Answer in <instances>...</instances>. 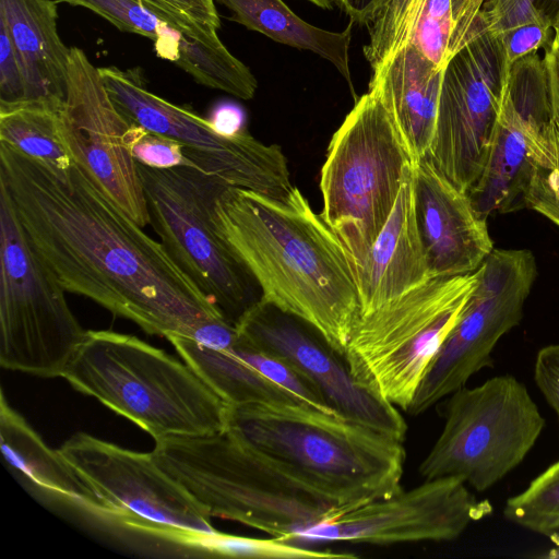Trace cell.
Segmentation results:
<instances>
[{
  "label": "cell",
  "instance_id": "cell-1",
  "mask_svg": "<svg viewBox=\"0 0 559 559\" xmlns=\"http://www.w3.org/2000/svg\"><path fill=\"white\" fill-rule=\"evenodd\" d=\"M0 187L66 292L164 337L194 340L205 323L224 318L162 242L75 163L53 170L0 142Z\"/></svg>",
  "mask_w": 559,
  "mask_h": 559
},
{
  "label": "cell",
  "instance_id": "cell-2",
  "mask_svg": "<svg viewBox=\"0 0 559 559\" xmlns=\"http://www.w3.org/2000/svg\"><path fill=\"white\" fill-rule=\"evenodd\" d=\"M214 226L250 273L261 299L316 330L344 357L358 314L349 257L307 198L225 186L212 207Z\"/></svg>",
  "mask_w": 559,
  "mask_h": 559
},
{
  "label": "cell",
  "instance_id": "cell-3",
  "mask_svg": "<svg viewBox=\"0 0 559 559\" xmlns=\"http://www.w3.org/2000/svg\"><path fill=\"white\" fill-rule=\"evenodd\" d=\"M226 429L340 510L402 489L404 441L304 403L229 405Z\"/></svg>",
  "mask_w": 559,
  "mask_h": 559
},
{
  "label": "cell",
  "instance_id": "cell-4",
  "mask_svg": "<svg viewBox=\"0 0 559 559\" xmlns=\"http://www.w3.org/2000/svg\"><path fill=\"white\" fill-rule=\"evenodd\" d=\"M61 377L154 440L226 429L229 405L188 364L134 335L86 331Z\"/></svg>",
  "mask_w": 559,
  "mask_h": 559
},
{
  "label": "cell",
  "instance_id": "cell-5",
  "mask_svg": "<svg viewBox=\"0 0 559 559\" xmlns=\"http://www.w3.org/2000/svg\"><path fill=\"white\" fill-rule=\"evenodd\" d=\"M152 453L211 518L289 543L299 530L340 510L227 429L155 440Z\"/></svg>",
  "mask_w": 559,
  "mask_h": 559
},
{
  "label": "cell",
  "instance_id": "cell-6",
  "mask_svg": "<svg viewBox=\"0 0 559 559\" xmlns=\"http://www.w3.org/2000/svg\"><path fill=\"white\" fill-rule=\"evenodd\" d=\"M415 163L378 92L368 88L333 133L320 175V215L353 272L386 224Z\"/></svg>",
  "mask_w": 559,
  "mask_h": 559
},
{
  "label": "cell",
  "instance_id": "cell-7",
  "mask_svg": "<svg viewBox=\"0 0 559 559\" xmlns=\"http://www.w3.org/2000/svg\"><path fill=\"white\" fill-rule=\"evenodd\" d=\"M478 282V270L435 277L358 318L344 359L354 379L407 412L444 338L457 323Z\"/></svg>",
  "mask_w": 559,
  "mask_h": 559
},
{
  "label": "cell",
  "instance_id": "cell-8",
  "mask_svg": "<svg viewBox=\"0 0 559 559\" xmlns=\"http://www.w3.org/2000/svg\"><path fill=\"white\" fill-rule=\"evenodd\" d=\"M443 417L419 474L424 479L454 476L479 492L522 463L546 424L527 388L511 374L454 391Z\"/></svg>",
  "mask_w": 559,
  "mask_h": 559
},
{
  "label": "cell",
  "instance_id": "cell-9",
  "mask_svg": "<svg viewBox=\"0 0 559 559\" xmlns=\"http://www.w3.org/2000/svg\"><path fill=\"white\" fill-rule=\"evenodd\" d=\"M64 288L29 243L0 187V365L39 377H61L86 331Z\"/></svg>",
  "mask_w": 559,
  "mask_h": 559
},
{
  "label": "cell",
  "instance_id": "cell-10",
  "mask_svg": "<svg viewBox=\"0 0 559 559\" xmlns=\"http://www.w3.org/2000/svg\"><path fill=\"white\" fill-rule=\"evenodd\" d=\"M150 224L171 260L234 325L255 304L257 283L218 235L213 201L227 186L192 167L138 163Z\"/></svg>",
  "mask_w": 559,
  "mask_h": 559
},
{
  "label": "cell",
  "instance_id": "cell-11",
  "mask_svg": "<svg viewBox=\"0 0 559 559\" xmlns=\"http://www.w3.org/2000/svg\"><path fill=\"white\" fill-rule=\"evenodd\" d=\"M109 97L131 123L171 138L195 168L229 187L282 198L293 188L282 147L264 144L245 129L226 135L210 119L147 90L139 69L97 68Z\"/></svg>",
  "mask_w": 559,
  "mask_h": 559
},
{
  "label": "cell",
  "instance_id": "cell-12",
  "mask_svg": "<svg viewBox=\"0 0 559 559\" xmlns=\"http://www.w3.org/2000/svg\"><path fill=\"white\" fill-rule=\"evenodd\" d=\"M537 275L527 249H492L464 310L428 366L407 413L419 415L491 364L500 338L516 326Z\"/></svg>",
  "mask_w": 559,
  "mask_h": 559
},
{
  "label": "cell",
  "instance_id": "cell-13",
  "mask_svg": "<svg viewBox=\"0 0 559 559\" xmlns=\"http://www.w3.org/2000/svg\"><path fill=\"white\" fill-rule=\"evenodd\" d=\"M112 509L115 522L185 545L216 532L205 509L156 462L85 432L58 449Z\"/></svg>",
  "mask_w": 559,
  "mask_h": 559
},
{
  "label": "cell",
  "instance_id": "cell-14",
  "mask_svg": "<svg viewBox=\"0 0 559 559\" xmlns=\"http://www.w3.org/2000/svg\"><path fill=\"white\" fill-rule=\"evenodd\" d=\"M502 81L499 47L483 29L443 68L435 133L425 158L463 192L486 164Z\"/></svg>",
  "mask_w": 559,
  "mask_h": 559
},
{
  "label": "cell",
  "instance_id": "cell-15",
  "mask_svg": "<svg viewBox=\"0 0 559 559\" xmlns=\"http://www.w3.org/2000/svg\"><path fill=\"white\" fill-rule=\"evenodd\" d=\"M491 510L489 501L477 499L457 477L425 479L409 490L400 489L386 498L336 510L299 530L292 543L450 542Z\"/></svg>",
  "mask_w": 559,
  "mask_h": 559
},
{
  "label": "cell",
  "instance_id": "cell-16",
  "mask_svg": "<svg viewBox=\"0 0 559 559\" xmlns=\"http://www.w3.org/2000/svg\"><path fill=\"white\" fill-rule=\"evenodd\" d=\"M59 127L73 162L140 226L150 224L138 163L124 143L129 121L109 97L97 68L78 47L70 51Z\"/></svg>",
  "mask_w": 559,
  "mask_h": 559
},
{
  "label": "cell",
  "instance_id": "cell-17",
  "mask_svg": "<svg viewBox=\"0 0 559 559\" xmlns=\"http://www.w3.org/2000/svg\"><path fill=\"white\" fill-rule=\"evenodd\" d=\"M236 326L248 344L307 377L338 416L405 440L407 424L397 407L360 385L344 357L306 322L260 298Z\"/></svg>",
  "mask_w": 559,
  "mask_h": 559
},
{
  "label": "cell",
  "instance_id": "cell-18",
  "mask_svg": "<svg viewBox=\"0 0 559 559\" xmlns=\"http://www.w3.org/2000/svg\"><path fill=\"white\" fill-rule=\"evenodd\" d=\"M417 224L432 277L475 272L493 249L487 219L478 216L466 192L426 158L414 166Z\"/></svg>",
  "mask_w": 559,
  "mask_h": 559
},
{
  "label": "cell",
  "instance_id": "cell-19",
  "mask_svg": "<svg viewBox=\"0 0 559 559\" xmlns=\"http://www.w3.org/2000/svg\"><path fill=\"white\" fill-rule=\"evenodd\" d=\"M354 276L359 302L357 319L435 278L417 224L414 169L405 179L394 209L369 253L354 270Z\"/></svg>",
  "mask_w": 559,
  "mask_h": 559
},
{
  "label": "cell",
  "instance_id": "cell-20",
  "mask_svg": "<svg viewBox=\"0 0 559 559\" xmlns=\"http://www.w3.org/2000/svg\"><path fill=\"white\" fill-rule=\"evenodd\" d=\"M57 17L52 0H0V23L12 40L27 84L26 106L61 110L64 105L71 48L58 34Z\"/></svg>",
  "mask_w": 559,
  "mask_h": 559
},
{
  "label": "cell",
  "instance_id": "cell-21",
  "mask_svg": "<svg viewBox=\"0 0 559 559\" xmlns=\"http://www.w3.org/2000/svg\"><path fill=\"white\" fill-rule=\"evenodd\" d=\"M512 71V70H511ZM511 71L503 73L501 99L484 169L467 192L479 217L524 209V193L532 173L531 141L542 129L515 107Z\"/></svg>",
  "mask_w": 559,
  "mask_h": 559
},
{
  "label": "cell",
  "instance_id": "cell-22",
  "mask_svg": "<svg viewBox=\"0 0 559 559\" xmlns=\"http://www.w3.org/2000/svg\"><path fill=\"white\" fill-rule=\"evenodd\" d=\"M442 71L407 43L369 81L416 162L426 157L433 138Z\"/></svg>",
  "mask_w": 559,
  "mask_h": 559
},
{
  "label": "cell",
  "instance_id": "cell-23",
  "mask_svg": "<svg viewBox=\"0 0 559 559\" xmlns=\"http://www.w3.org/2000/svg\"><path fill=\"white\" fill-rule=\"evenodd\" d=\"M0 444L10 466L36 486L98 516L114 520L112 509L88 480L59 451L49 448L39 435L7 402L0 400Z\"/></svg>",
  "mask_w": 559,
  "mask_h": 559
},
{
  "label": "cell",
  "instance_id": "cell-24",
  "mask_svg": "<svg viewBox=\"0 0 559 559\" xmlns=\"http://www.w3.org/2000/svg\"><path fill=\"white\" fill-rule=\"evenodd\" d=\"M230 12V20L259 32L276 43L311 51L332 63L354 93L349 69V46L354 22L342 32L311 25L283 0H215Z\"/></svg>",
  "mask_w": 559,
  "mask_h": 559
},
{
  "label": "cell",
  "instance_id": "cell-25",
  "mask_svg": "<svg viewBox=\"0 0 559 559\" xmlns=\"http://www.w3.org/2000/svg\"><path fill=\"white\" fill-rule=\"evenodd\" d=\"M166 338L182 360L230 406L272 402L301 403L242 360L234 352V346L212 347L178 335Z\"/></svg>",
  "mask_w": 559,
  "mask_h": 559
},
{
  "label": "cell",
  "instance_id": "cell-26",
  "mask_svg": "<svg viewBox=\"0 0 559 559\" xmlns=\"http://www.w3.org/2000/svg\"><path fill=\"white\" fill-rule=\"evenodd\" d=\"M480 24L496 40L506 73L547 45L554 21L534 0H485Z\"/></svg>",
  "mask_w": 559,
  "mask_h": 559
},
{
  "label": "cell",
  "instance_id": "cell-27",
  "mask_svg": "<svg viewBox=\"0 0 559 559\" xmlns=\"http://www.w3.org/2000/svg\"><path fill=\"white\" fill-rule=\"evenodd\" d=\"M59 112L36 105L0 112V142L53 170H67L74 162L61 136Z\"/></svg>",
  "mask_w": 559,
  "mask_h": 559
},
{
  "label": "cell",
  "instance_id": "cell-28",
  "mask_svg": "<svg viewBox=\"0 0 559 559\" xmlns=\"http://www.w3.org/2000/svg\"><path fill=\"white\" fill-rule=\"evenodd\" d=\"M58 1L86 8L109 21L122 32L138 34L151 39L155 45L156 53L176 64L185 59L194 43L200 40L173 28L138 0Z\"/></svg>",
  "mask_w": 559,
  "mask_h": 559
},
{
  "label": "cell",
  "instance_id": "cell-29",
  "mask_svg": "<svg viewBox=\"0 0 559 559\" xmlns=\"http://www.w3.org/2000/svg\"><path fill=\"white\" fill-rule=\"evenodd\" d=\"M503 515L526 530L552 538L559 534V460L509 498Z\"/></svg>",
  "mask_w": 559,
  "mask_h": 559
},
{
  "label": "cell",
  "instance_id": "cell-30",
  "mask_svg": "<svg viewBox=\"0 0 559 559\" xmlns=\"http://www.w3.org/2000/svg\"><path fill=\"white\" fill-rule=\"evenodd\" d=\"M531 154L524 205L559 226V130L551 120L533 134Z\"/></svg>",
  "mask_w": 559,
  "mask_h": 559
},
{
  "label": "cell",
  "instance_id": "cell-31",
  "mask_svg": "<svg viewBox=\"0 0 559 559\" xmlns=\"http://www.w3.org/2000/svg\"><path fill=\"white\" fill-rule=\"evenodd\" d=\"M426 0H382L367 22L364 56L372 73L405 46Z\"/></svg>",
  "mask_w": 559,
  "mask_h": 559
},
{
  "label": "cell",
  "instance_id": "cell-32",
  "mask_svg": "<svg viewBox=\"0 0 559 559\" xmlns=\"http://www.w3.org/2000/svg\"><path fill=\"white\" fill-rule=\"evenodd\" d=\"M185 546L210 554L240 558L321 559L353 558L355 554L334 552L306 547L281 538H255L224 534L218 531L188 538Z\"/></svg>",
  "mask_w": 559,
  "mask_h": 559
},
{
  "label": "cell",
  "instance_id": "cell-33",
  "mask_svg": "<svg viewBox=\"0 0 559 559\" xmlns=\"http://www.w3.org/2000/svg\"><path fill=\"white\" fill-rule=\"evenodd\" d=\"M233 348L254 370L292 394L299 402L319 411L337 415L330 407L318 388L288 361L254 348L240 335Z\"/></svg>",
  "mask_w": 559,
  "mask_h": 559
},
{
  "label": "cell",
  "instance_id": "cell-34",
  "mask_svg": "<svg viewBox=\"0 0 559 559\" xmlns=\"http://www.w3.org/2000/svg\"><path fill=\"white\" fill-rule=\"evenodd\" d=\"M182 34L217 43L221 20L215 0H138Z\"/></svg>",
  "mask_w": 559,
  "mask_h": 559
},
{
  "label": "cell",
  "instance_id": "cell-35",
  "mask_svg": "<svg viewBox=\"0 0 559 559\" xmlns=\"http://www.w3.org/2000/svg\"><path fill=\"white\" fill-rule=\"evenodd\" d=\"M453 27L451 0H426L407 43L443 70L450 59Z\"/></svg>",
  "mask_w": 559,
  "mask_h": 559
},
{
  "label": "cell",
  "instance_id": "cell-36",
  "mask_svg": "<svg viewBox=\"0 0 559 559\" xmlns=\"http://www.w3.org/2000/svg\"><path fill=\"white\" fill-rule=\"evenodd\" d=\"M124 143L136 163L153 168L192 167L178 141L129 122ZM197 169V168H195Z\"/></svg>",
  "mask_w": 559,
  "mask_h": 559
},
{
  "label": "cell",
  "instance_id": "cell-37",
  "mask_svg": "<svg viewBox=\"0 0 559 559\" xmlns=\"http://www.w3.org/2000/svg\"><path fill=\"white\" fill-rule=\"evenodd\" d=\"M27 84L12 40L0 23V112L26 106Z\"/></svg>",
  "mask_w": 559,
  "mask_h": 559
},
{
  "label": "cell",
  "instance_id": "cell-38",
  "mask_svg": "<svg viewBox=\"0 0 559 559\" xmlns=\"http://www.w3.org/2000/svg\"><path fill=\"white\" fill-rule=\"evenodd\" d=\"M534 380L559 419V344L540 348L534 362Z\"/></svg>",
  "mask_w": 559,
  "mask_h": 559
},
{
  "label": "cell",
  "instance_id": "cell-39",
  "mask_svg": "<svg viewBox=\"0 0 559 559\" xmlns=\"http://www.w3.org/2000/svg\"><path fill=\"white\" fill-rule=\"evenodd\" d=\"M454 27L450 58L481 32L480 13L485 0H451Z\"/></svg>",
  "mask_w": 559,
  "mask_h": 559
},
{
  "label": "cell",
  "instance_id": "cell-40",
  "mask_svg": "<svg viewBox=\"0 0 559 559\" xmlns=\"http://www.w3.org/2000/svg\"><path fill=\"white\" fill-rule=\"evenodd\" d=\"M542 68L545 75L550 120L559 130V26L555 23L552 35L544 47Z\"/></svg>",
  "mask_w": 559,
  "mask_h": 559
},
{
  "label": "cell",
  "instance_id": "cell-41",
  "mask_svg": "<svg viewBox=\"0 0 559 559\" xmlns=\"http://www.w3.org/2000/svg\"><path fill=\"white\" fill-rule=\"evenodd\" d=\"M382 0H334L354 23L367 24Z\"/></svg>",
  "mask_w": 559,
  "mask_h": 559
},
{
  "label": "cell",
  "instance_id": "cell-42",
  "mask_svg": "<svg viewBox=\"0 0 559 559\" xmlns=\"http://www.w3.org/2000/svg\"><path fill=\"white\" fill-rule=\"evenodd\" d=\"M210 121L222 134L233 135L243 130L241 114L235 108L225 107L217 110Z\"/></svg>",
  "mask_w": 559,
  "mask_h": 559
},
{
  "label": "cell",
  "instance_id": "cell-43",
  "mask_svg": "<svg viewBox=\"0 0 559 559\" xmlns=\"http://www.w3.org/2000/svg\"><path fill=\"white\" fill-rule=\"evenodd\" d=\"M307 1L313 3L317 7L322 8V9H330L332 7V3L334 2V0H307Z\"/></svg>",
  "mask_w": 559,
  "mask_h": 559
},
{
  "label": "cell",
  "instance_id": "cell-44",
  "mask_svg": "<svg viewBox=\"0 0 559 559\" xmlns=\"http://www.w3.org/2000/svg\"><path fill=\"white\" fill-rule=\"evenodd\" d=\"M554 23L559 26V10L557 11L555 17L552 19Z\"/></svg>",
  "mask_w": 559,
  "mask_h": 559
},
{
  "label": "cell",
  "instance_id": "cell-45",
  "mask_svg": "<svg viewBox=\"0 0 559 559\" xmlns=\"http://www.w3.org/2000/svg\"><path fill=\"white\" fill-rule=\"evenodd\" d=\"M551 540L556 544V545H559V534H557L556 536H554L551 538Z\"/></svg>",
  "mask_w": 559,
  "mask_h": 559
},
{
  "label": "cell",
  "instance_id": "cell-46",
  "mask_svg": "<svg viewBox=\"0 0 559 559\" xmlns=\"http://www.w3.org/2000/svg\"><path fill=\"white\" fill-rule=\"evenodd\" d=\"M535 1V0H534ZM549 1H552V2H557L559 4V0H549ZM559 10V9H558Z\"/></svg>",
  "mask_w": 559,
  "mask_h": 559
},
{
  "label": "cell",
  "instance_id": "cell-47",
  "mask_svg": "<svg viewBox=\"0 0 559 559\" xmlns=\"http://www.w3.org/2000/svg\"><path fill=\"white\" fill-rule=\"evenodd\" d=\"M557 128V127H556Z\"/></svg>",
  "mask_w": 559,
  "mask_h": 559
}]
</instances>
